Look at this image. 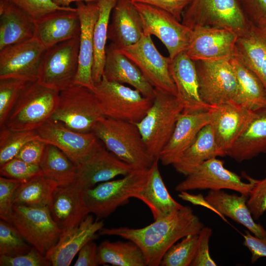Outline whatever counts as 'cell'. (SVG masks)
Returning a JSON list of instances; mask_svg holds the SVG:
<instances>
[{"label":"cell","mask_w":266,"mask_h":266,"mask_svg":"<svg viewBox=\"0 0 266 266\" xmlns=\"http://www.w3.org/2000/svg\"><path fill=\"white\" fill-rule=\"evenodd\" d=\"M203 227L192 208L184 206L144 227L103 228L98 234L117 236L134 242L141 250L146 266H158L172 245L187 235L199 234Z\"/></svg>","instance_id":"obj_1"},{"label":"cell","mask_w":266,"mask_h":266,"mask_svg":"<svg viewBox=\"0 0 266 266\" xmlns=\"http://www.w3.org/2000/svg\"><path fill=\"white\" fill-rule=\"evenodd\" d=\"M91 132L108 150L135 169H148L156 159L148 152L135 124L103 116Z\"/></svg>","instance_id":"obj_2"},{"label":"cell","mask_w":266,"mask_h":266,"mask_svg":"<svg viewBox=\"0 0 266 266\" xmlns=\"http://www.w3.org/2000/svg\"><path fill=\"white\" fill-rule=\"evenodd\" d=\"M183 109L176 96L155 89L152 105L136 124L148 152L154 158L159 159Z\"/></svg>","instance_id":"obj_3"},{"label":"cell","mask_w":266,"mask_h":266,"mask_svg":"<svg viewBox=\"0 0 266 266\" xmlns=\"http://www.w3.org/2000/svg\"><path fill=\"white\" fill-rule=\"evenodd\" d=\"M59 92L38 80L30 82L2 127L17 131L36 130L54 112L59 101Z\"/></svg>","instance_id":"obj_4"},{"label":"cell","mask_w":266,"mask_h":266,"mask_svg":"<svg viewBox=\"0 0 266 266\" xmlns=\"http://www.w3.org/2000/svg\"><path fill=\"white\" fill-rule=\"evenodd\" d=\"M149 169V168H148ZM148 169H134L123 177L98 184L84 191V196L90 213L100 220L109 216L118 207L127 204L131 198L143 187Z\"/></svg>","instance_id":"obj_5"},{"label":"cell","mask_w":266,"mask_h":266,"mask_svg":"<svg viewBox=\"0 0 266 266\" xmlns=\"http://www.w3.org/2000/svg\"><path fill=\"white\" fill-rule=\"evenodd\" d=\"M181 22L192 30L197 27L225 28L238 36L251 23L236 0H192L184 10Z\"/></svg>","instance_id":"obj_6"},{"label":"cell","mask_w":266,"mask_h":266,"mask_svg":"<svg viewBox=\"0 0 266 266\" xmlns=\"http://www.w3.org/2000/svg\"><path fill=\"white\" fill-rule=\"evenodd\" d=\"M93 91L104 117L135 124L145 116L153 102L138 90L110 81L104 75Z\"/></svg>","instance_id":"obj_7"},{"label":"cell","mask_w":266,"mask_h":266,"mask_svg":"<svg viewBox=\"0 0 266 266\" xmlns=\"http://www.w3.org/2000/svg\"><path fill=\"white\" fill-rule=\"evenodd\" d=\"M103 116L94 91L73 84L59 92L57 106L50 118L73 131L89 133Z\"/></svg>","instance_id":"obj_8"},{"label":"cell","mask_w":266,"mask_h":266,"mask_svg":"<svg viewBox=\"0 0 266 266\" xmlns=\"http://www.w3.org/2000/svg\"><path fill=\"white\" fill-rule=\"evenodd\" d=\"M3 220L12 224L29 244L44 256L57 243L64 231L53 220L48 206L14 204Z\"/></svg>","instance_id":"obj_9"},{"label":"cell","mask_w":266,"mask_h":266,"mask_svg":"<svg viewBox=\"0 0 266 266\" xmlns=\"http://www.w3.org/2000/svg\"><path fill=\"white\" fill-rule=\"evenodd\" d=\"M79 36L46 49L42 56L37 80L59 92L74 82L79 63Z\"/></svg>","instance_id":"obj_10"},{"label":"cell","mask_w":266,"mask_h":266,"mask_svg":"<svg viewBox=\"0 0 266 266\" xmlns=\"http://www.w3.org/2000/svg\"><path fill=\"white\" fill-rule=\"evenodd\" d=\"M118 49L138 67L155 89L177 96L176 88L169 71L171 59L158 51L150 34L143 33L135 44Z\"/></svg>","instance_id":"obj_11"},{"label":"cell","mask_w":266,"mask_h":266,"mask_svg":"<svg viewBox=\"0 0 266 266\" xmlns=\"http://www.w3.org/2000/svg\"><path fill=\"white\" fill-rule=\"evenodd\" d=\"M224 164L216 157L205 161L178 183L175 191L229 189L248 197L256 179L246 175L248 182H244L236 173L227 169Z\"/></svg>","instance_id":"obj_12"},{"label":"cell","mask_w":266,"mask_h":266,"mask_svg":"<svg viewBox=\"0 0 266 266\" xmlns=\"http://www.w3.org/2000/svg\"><path fill=\"white\" fill-rule=\"evenodd\" d=\"M202 100L210 107L235 101L236 76L230 60L195 61Z\"/></svg>","instance_id":"obj_13"},{"label":"cell","mask_w":266,"mask_h":266,"mask_svg":"<svg viewBox=\"0 0 266 266\" xmlns=\"http://www.w3.org/2000/svg\"><path fill=\"white\" fill-rule=\"evenodd\" d=\"M133 3L141 17L143 33L159 38L170 58L187 49L192 30L164 10L144 3Z\"/></svg>","instance_id":"obj_14"},{"label":"cell","mask_w":266,"mask_h":266,"mask_svg":"<svg viewBox=\"0 0 266 266\" xmlns=\"http://www.w3.org/2000/svg\"><path fill=\"white\" fill-rule=\"evenodd\" d=\"M134 169L108 150L100 140L90 155L77 166L72 185L85 191L117 176H125Z\"/></svg>","instance_id":"obj_15"},{"label":"cell","mask_w":266,"mask_h":266,"mask_svg":"<svg viewBox=\"0 0 266 266\" xmlns=\"http://www.w3.org/2000/svg\"><path fill=\"white\" fill-rule=\"evenodd\" d=\"M46 49L35 37L0 50V79L15 78L37 80Z\"/></svg>","instance_id":"obj_16"},{"label":"cell","mask_w":266,"mask_h":266,"mask_svg":"<svg viewBox=\"0 0 266 266\" xmlns=\"http://www.w3.org/2000/svg\"><path fill=\"white\" fill-rule=\"evenodd\" d=\"M36 130L41 140L57 147L77 166L90 155L100 141L92 132H78L51 118Z\"/></svg>","instance_id":"obj_17"},{"label":"cell","mask_w":266,"mask_h":266,"mask_svg":"<svg viewBox=\"0 0 266 266\" xmlns=\"http://www.w3.org/2000/svg\"><path fill=\"white\" fill-rule=\"evenodd\" d=\"M237 37L229 29L197 27L192 30L186 52L194 61L230 60L234 57Z\"/></svg>","instance_id":"obj_18"},{"label":"cell","mask_w":266,"mask_h":266,"mask_svg":"<svg viewBox=\"0 0 266 266\" xmlns=\"http://www.w3.org/2000/svg\"><path fill=\"white\" fill-rule=\"evenodd\" d=\"M212 127L217 145L223 157L255 117L257 112L230 101L212 106Z\"/></svg>","instance_id":"obj_19"},{"label":"cell","mask_w":266,"mask_h":266,"mask_svg":"<svg viewBox=\"0 0 266 266\" xmlns=\"http://www.w3.org/2000/svg\"><path fill=\"white\" fill-rule=\"evenodd\" d=\"M80 21L78 68L74 84L94 90L92 76L94 58V31L99 15L97 1L75 2Z\"/></svg>","instance_id":"obj_20"},{"label":"cell","mask_w":266,"mask_h":266,"mask_svg":"<svg viewBox=\"0 0 266 266\" xmlns=\"http://www.w3.org/2000/svg\"><path fill=\"white\" fill-rule=\"evenodd\" d=\"M169 71L177 90V97L184 113L207 111L211 107L204 102L199 94L198 77L194 61L183 51L170 58Z\"/></svg>","instance_id":"obj_21"},{"label":"cell","mask_w":266,"mask_h":266,"mask_svg":"<svg viewBox=\"0 0 266 266\" xmlns=\"http://www.w3.org/2000/svg\"><path fill=\"white\" fill-rule=\"evenodd\" d=\"M102 220H95L91 215L78 225L64 230L57 243L46 254L53 266H70L81 248L98 237L97 233L103 228Z\"/></svg>","instance_id":"obj_22"},{"label":"cell","mask_w":266,"mask_h":266,"mask_svg":"<svg viewBox=\"0 0 266 266\" xmlns=\"http://www.w3.org/2000/svg\"><path fill=\"white\" fill-rule=\"evenodd\" d=\"M80 21L76 7L56 10L35 20L34 37L47 49L79 36Z\"/></svg>","instance_id":"obj_23"},{"label":"cell","mask_w":266,"mask_h":266,"mask_svg":"<svg viewBox=\"0 0 266 266\" xmlns=\"http://www.w3.org/2000/svg\"><path fill=\"white\" fill-rule=\"evenodd\" d=\"M210 109L193 113L182 112L179 116L172 135L159 160L164 166L172 165L193 143L200 130L209 124Z\"/></svg>","instance_id":"obj_24"},{"label":"cell","mask_w":266,"mask_h":266,"mask_svg":"<svg viewBox=\"0 0 266 266\" xmlns=\"http://www.w3.org/2000/svg\"><path fill=\"white\" fill-rule=\"evenodd\" d=\"M48 207L53 220L64 231L79 225L90 213L84 191L72 184L58 186Z\"/></svg>","instance_id":"obj_25"},{"label":"cell","mask_w":266,"mask_h":266,"mask_svg":"<svg viewBox=\"0 0 266 266\" xmlns=\"http://www.w3.org/2000/svg\"><path fill=\"white\" fill-rule=\"evenodd\" d=\"M103 75L109 81L128 84L153 100L155 89L138 67L112 43L106 45Z\"/></svg>","instance_id":"obj_26"},{"label":"cell","mask_w":266,"mask_h":266,"mask_svg":"<svg viewBox=\"0 0 266 266\" xmlns=\"http://www.w3.org/2000/svg\"><path fill=\"white\" fill-rule=\"evenodd\" d=\"M107 39L121 49L136 43L143 33L140 14L130 0H117L112 11Z\"/></svg>","instance_id":"obj_27"},{"label":"cell","mask_w":266,"mask_h":266,"mask_svg":"<svg viewBox=\"0 0 266 266\" xmlns=\"http://www.w3.org/2000/svg\"><path fill=\"white\" fill-rule=\"evenodd\" d=\"M234 57L256 75L266 91V31L251 23L238 36Z\"/></svg>","instance_id":"obj_28"},{"label":"cell","mask_w":266,"mask_h":266,"mask_svg":"<svg viewBox=\"0 0 266 266\" xmlns=\"http://www.w3.org/2000/svg\"><path fill=\"white\" fill-rule=\"evenodd\" d=\"M248 197L209 190L204 200L210 207L244 226L254 235L266 239V230L256 223L247 205Z\"/></svg>","instance_id":"obj_29"},{"label":"cell","mask_w":266,"mask_h":266,"mask_svg":"<svg viewBox=\"0 0 266 266\" xmlns=\"http://www.w3.org/2000/svg\"><path fill=\"white\" fill-rule=\"evenodd\" d=\"M159 161L156 159L148 169L144 185L134 197L149 208L154 220L165 217L184 206L168 192L159 170Z\"/></svg>","instance_id":"obj_30"},{"label":"cell","mask_w":266,"mask_h":266,"mask_svg":"<svg viewBox=\"0 0 266 266\" xmlns=\"http://www.w3.org/2000/svg\"><path fill=\"white\" fill-rule=\"evenodd\" d=\"M35 20L6 0H0V50L34 37Z\"/></svg>","instance_id":"obj_31"},{"label":"cell","mask_w":266,"mask_h":266,"mask_svg":"<svg viewBox=\"0 0 266 266\" xmlns=\"http://www.w3.org/2000/svg\"><path fill=\"white\" fill-rule=\"evenodd\" d=\"M266 154V109L255 117L235 141L226 156L238 162L250 160Z\"/></svg>","instance_id":"obj_32"},{"label":"cell","mask_w":266,"mask_h":266,"mask_svg":"<svg viewBox=\"0 0 266 266\" xmlns=\"http://www.w3.org/2000/svg\"><path fill=\"white\" fill-rule=\"evenodd\" d=\"M223 157L216 142L210 124L204 126L190 146L172 165L179 173L186 176L205 161Z\"/></svg>","instance_id":"obj_33"},{"label":"cell","mask_w":266,"mask_h":266,"mask_svg":"<svg viewBox=\"0 0 266 266\" xmlns=\"http://www.w3.org/2000/svg\"><path fill=\"white\" fill-rule=\"evenodd\" d=\"M230 61L237 82L234 102L254 112L266 109V91L260 80L234 57Z\"/></svg>","instance_id":"obj_34"},{"label":"cell","mask_w":266,"mask_h":266,"mask_svg":"<svg viewBox=\"0 0 266 266\" xmlns=\"http://www.w3.org/2000/svg\"><path fill=\"white\" fill-rule=\"evenodd\" d=\"M117 0H97L99 15L94 31V58L92 76L95 84L99 83L103 75L105 60L106 43L109 19Z\"/></svg>","instance_id":"obj_35"},{"label":"cell","mask_w":266,"mask_h":266,"mask_svg":"<svg viewBox=\"0 0 266 266\" xmlns=\"http://www.w3.org/2000/svg\"><path fill=\"white\" fill-rule=\"evenodd\" d=\"M98 257L100 265L146 266L140 249L134 242L128 240L102 241L98 246Z\"/></svg>","instance_id":"obj_36"},{"label":"cell","mask_w":266,"mask_h":266,"mask_svg":"<svg viewBox=\"0 0 266 266\" xmlns=\"http://www.w3.org/2000/svg\"><path fill=\"white\" fill-rule=\"evenodd\" d=\"M39 166L43 174L59 186L71 185L74 181L77 165L53 145H46Z\"/></svg>","instance_id":"obj_37"},{"label":"cell","mask_w":266,"mask_h":266,"mask_svg":"<svg viewBox=\"0 0 266 266\" xmlns=\"http://www.w3.org/2000/svg\"><path fill=\"white\" fill-rule=\"evenodd\" d=\"M59 186L52 179L43 173L24 182L17 189L13 205L30 207L47 206L55 189Z\"/></svg>","instance_id":"obj_38"},{"label":"cell","mask_w":266,"mask_h":266,"mask_svg":"<svg viewBox=\"0 0 266 266\" xmlns=\"http://www.w3.org/2000/svg\"><path fill=\"white\" fill-rule=\"evenodd\" d=\"M0 166L15 158L28 142L39 138L36 130L17 131L0 128Z\"/></svg>","instance_id":"obj_39"},{"label":"cell","mask_w":266,"mask_h":266,"mask_svg":"<svg viewBox=\"0 0 266 266\" xmlns=\"http://www.w3.org/2000/svg\"><path fill=\"white\" fill-rule=\"evenodd\" d=\"M198 234H191L172 245L164 255L161 266H190L194 260L198 248Z\"/></svg>","instance_id":"obj_40"},{"label":"cell","mask_w":266,"mask_h":266,"mask_svg":"<svg viewBox=\"0 0 266 266\" xmlns=\"http://www.w3.org/2000/svg\"><path fill=\"white\" fill-rule=\"evenodd\" d=\"M10 223L0 221V256L14 257L28 252L32 248Z\"/></svg>","instance_id":"obj_41"},{"label":"cell","mask_w":266,"mask_h":266,"mask_svg":"<svg viewBox=\"0 0 266 266\" xmlns=\"http://www.w3.org/2000/svg\"><path fill=\"white\" fill-rule=\"evenodd\" d=\"M33 81L15 78L0 79V128L2 127L22 92Z\"/></svg>","instance_id":"obj_42"},{"label":"cell","mask_w":266,"mask_h":266,"mask_svg":"<svg viewBox=\"0 0 266 266\" xmlns=\"http://www.w3.org/2000/svg\"><path fill=\"white\" fill-rule=\"evenodd\" d=\"M42 173L39 165L29 164L16 158L0 166L1 176L23 181Z\"/></svg>","instance_id":"obj_43"},{"label":"cell","mask_w":266,"mask_h":266,"mask_svg":"<svg viewBox=\"0 0 266 266\" xmlns=\"http://www.w3.org/2000/svg\"><path fill=\"white\" fill-rule=\"evenodd\" d=\"M0 266H50L51 262L36 248L14 257L0 256Z\"/></svg>","instance_id":"obj_44"},{"label":"cell","mask_w":266,"mask_h":266,"mask_svg":"<svg viewBox=\"0 0 266 266\" xmlns=\"http://www.w3.org/2000/svg\"><path fill=\"white\" fill-rule=\"evenodd\" d=\"M266 177L257 180L247 198V205L254 220H258L266 211Z\"/></svg>","instance_id":"obj_45"},{"label":"cell","mask_w":266,"mask_h":266,"mask_svg":"<svg viewBox=\"0 0 266 266\" xmlns=\"http://www.w3.org/2000/svg\"><path fill=\"white\" fill-rule=\"evenodd\" d=\"M15 5L34 20L56 10L68 9L57 5L52 0H6Z\"/></svg>","instance_id":"obj_46"},{"label":"cell","mask_w":266,"mask_h":266,"mask_svg":"<svg viewBox=\"0 0 266 266\" xmlns=\"http://www.w3.org/2000/svg\"><path fill=\"white\" fill-rule=\"evenodd\" d=\"M247 19L266 31V0H236Z\"/></svg>","instance_id":"obj_47"},{"label":"cell","mask_w":266,"mask_h":266,"mask_svg":"<svg viewBox=\"0 0 266 266\" xmlns=\"http://www.w3.org/2000/svg\"><path fill=\"white\" fill-rule=\"evenodd\" d=\"M24 182L0 176V217L1 219H4L11 211L15 193Z\"/></svg>","instance_id":"obj_48"},{"label":"cell","mask_w":266,"mask_h":266,"mask_svg":"<svg viewBox=\"0 0 266 266\" xmlns=\"http://www.w3.org/2000/svg\"><path fill=\"white\" fill-rule=\"evenodd\" d=\"M212 234L211 228L203 227L198 234L196 255L191 266H216L209 250V239Z\"/></svg>","instance_id":"obj_49"},{"label":"cell","mask_w":266,"mask_h":266,"mask_svg":"<svg viewBox=\"0 0 266 266\" xmlns=\"http://www.w3.org/2000/svg\"><path fill=\"white\" fill-rule=\"evenodd\" d=\"M133 2L150 5L164 10L181 22L184 10L192 0H130Z\"/></svg>","instance_id":"obj_50"},{"label":"cell","mask_w":266,"mask_h":266,"mask_svg":"<svg viewBox=\"0 0 266 266\" xmlns=\"http://www.w3.org/2000/svg\"><path fill=\"white\" fill-rule=\"evenodd\" d=\"M47 144L39 138L32 140L22 147L15 158L29 164L39 165Z\"/></svg>","instance_id":"obj_51"},{"label":"cell","mask_w":266,"mask_h":266,"mask_svg":"<svg viewBox=\"0 0 266 266\" xmlns=\"http://www.w3.org/2000/svg\"><path fill=\"white\" fill-rule=\"evenodd\" d=\"M243 245L251 252V262L254 264L262 257H266V239L252 235L249 231H245L243 235Z\"/></svg>","instance_id":"obj_52"},{"label":"cell","mask_w":266,"mask_h":266,"mask_svg":"<svg viewBox=\"0 0 266 266\" xmlns=\"http://www.w3.org/2000/svg\"><path fill=\"white\" fill-rule=\"evenodd\" d=\"M98 246L91 240L85 244L78 252L74 266H99Z\"/></svg>","instance_id":"obj_53"},{"label":"cell","mask_w":266,"mask_h":266,"mask_svg":"<svg viewBox=\"0 0 266 266\" xmlns=\"http://www.w3.org/2000/svg\"><path fill=\"white\" fill-rule=\"evenodd\" d=\"M53 2L57 5L64 7H70V4L73 2L78 1L84 2H95L97 0H52Z\"/></svg>","instance_id":"obj_54"}]
</instances>
